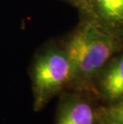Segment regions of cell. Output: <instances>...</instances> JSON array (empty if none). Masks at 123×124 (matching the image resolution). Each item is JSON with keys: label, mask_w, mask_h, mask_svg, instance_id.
Returning a JSON list of instances; mask_svg holds the SVG:
<instances>
[{"label": "cell", "mask_w": 123, "mask_h": 124, "mask_svg": "<svg viewBox=\"0 0 123 124\" xmlns=\"http://www.w3.org/2000/svg\"><path fill=\"white\" fill-rule=\"evenodd\" d=\"M98 124H123V98L96 110Z\"/></svg>", "instance_id": "8992f818"}, {"label": "cell", "mask_w": 123, "mask_h": 124, "mask_svg": "<svg viewBox=\"0 0 123 124\" xmlns=\"http://www.w3.org/2000/svg\"><path fill=\"white\" fill-rule=\"evenodd\" d=\"M122 44L92 22H85L71 36L65 50L72 67L70 84L79 89H94L98 73L121 51Z\"/></svg>", "instance_id": "6da1fadb"}, {"label": "cell", "mask_w": 123, "mask_h": 124, "mask_svg": "<svg viewBox=\"0 0 123 124\" xmlns=\"http://www.w3.org/2000/svg\"><path fill=\"white\" fill-rule=\"evenodd\" d=\"M88 20L123 42V0H92V15Z\"/></svg>", "instance_id": "277c9868"}, {"label": "cell", "mask_w": 123, "mask_h": 124, "mask_svg": "<svg viewBox=\"0 0 123 124\" xmlns=\"http://www.w3.org/2000/svg\"><path fill=\"white\" fill-rule=\"evenodd\" d=\"M94 89L109 103L123 98V53L117 52L100 70Z\"/></svg>", "instance_id": "3957f363"}, {"label": "cell", "mask_w": 123, "mask_h": 124, "mask_svg": "<svg viewBox=\"0 0 123 124\" xmlns=\"http://www.w3.org/2000/svg\"><path fill=\"white\" fill-rule=\"evenodd\" d=\"M70 2L87 15L89 19L92 15V0H68Z\"/></svg>", "instance_id": "52a82bcc"}, {"label": "cell", "mask_w": 123, "mask_h": 124, "mask_svg": "<svg viewBox=\"0 0 123 124\" xmlns=\"http://www.w3.org/2000/svg\"><path fill=\"white\" fill-rule=\"evenodd\" d=\"M72 67L66 51L51 50L37 59L32 72L34 109L39 111L67 84Z\"/></svg>", "instance_id": "7a4b0ae2"}, {"label": "cell", "mask_w": 123, "mask_h": 124, "mask_svg": "<svg viewBox=\"0 0 123 124\" xmlns=\"http://www.w3.org/2000/svg\"><path fill=\"white\" fill-rule=\"evenodd\" d=\"M56 124H98L96 110L82 96L69 94L60 102Z\"/></svg>", "instance_id": "5b68a950"}]
</instances>
